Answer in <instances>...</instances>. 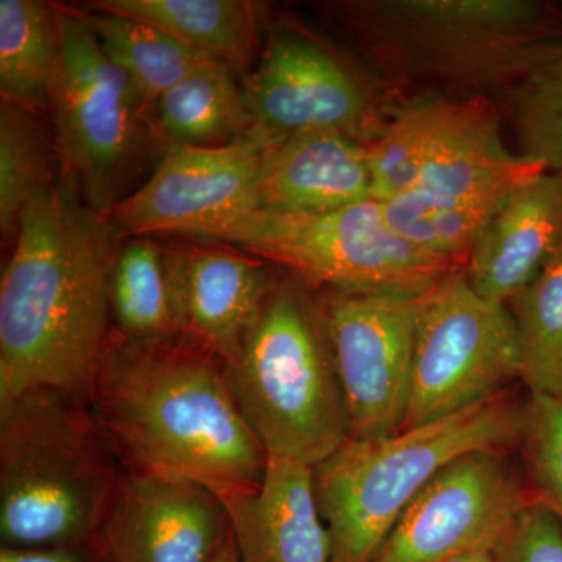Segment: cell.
<instances>
[{"mask_svg":"<svg viewBox=\"0 0 562 562\" xmlns=\"http://www.w3.org/2000/svg\"><path fill=\"white\" fill-rule=\"evenodd\" d=\"M0 280V401L50 387L87 398L110 347L113 271L102 222L44 184Z\"/></svg>","mask_w":562,"mask_h":562,"instance_id":"cell-1","label":"cell"},{"mask_svg":"<svg viewBox=\"0 0 562 562\" xmlns=\"http://www.w3.org/2000/svg\"><path fill=\"white\" fill-rule=\"evenodd\" d=\"M88 403L125 468L183 476L216 497L262 482L268 453L225 366L195 344H110Z\"/></svg>","mask_w":562,"mask_h":562,"instance_id":"cell-2","label":"cell"},{"mask_svg":"<svg viewBox=\"0 0 562 562\" xmlns=\"http://www.w3.org/2000/svg\"><path fill=\"white\" fill-rule=\"evenodd\" d=\"M122 471L87 398L38 387L0 401L2 547L94 541Z\"/></svg>","mask_w":562,"mask_h":562,"instance_id":"cell-3","label":"cell"},{"mask_svg":"<svg viewBox=\"0 0 562 562\" xmlns=\"http://www.w3.org/2000/svg\"><path fill=\"white\" fill-rule=\"evenodd\" d=\"M525 409L506 390L420 427L347 439L314 465L331 562H371L405 509L446 465L476 450L519 443Z\"/></svg>","mask_w":562,"mask_h":562,"instance_id":"cell-4","label":"cell"},{"mask_svg":"<svg viewBox=\"0 0 562 562\" xmlns=\"http://www.w3.org/2000/svg\"><path fill=\"white\" fill-rule=\"evenodd\" d=\"M346 20L386 76L471 92L509 90L553 44L531 0H361Z\"/></svg>","mask_w":562,"mask_h":562,"instance_id":"cell-5","label":"cell"},{"mask_svg":"<svg viewBox=\"0 0 562 562\" xmlns=\"http://www.w3.org/2000/svg\"><path fill=\"white\" fill-rule=\"evenodd\" d=\"M225 372L268 457L314 468L349 439L319 310L292 284H272Z\"/></svg>","mask_w":562,"mask_h":562,"instance_id":"cell-6","label":"cell"},{"mask_svg":"<svg viewBox=\"0 0 562 562\" xmlns=\"http://www.w3.org/2000/svg\"><path fill=\"white\" fill-rule=\"evenodd\" d=\"M210 239L238 244L331 292L424 295L461 269L392 231L376 199L316 214L257 210Z\"/></svg>","mask_w":562,"mask_h":562,"instance_id":"cell-7","label":"cell"},{"mask_svg":"<svg viewBox=\"0 0 562 562\" xmlns=\"http://www.w3.org/2000/svg\"><path fill=\"white\" fill-rule=\"evenodd\" d=\"M520 371L512 310L480 295L458 269L425 299L402 430L494 397L520 379Z\"/></svg>","mask_w":562,"mask_h":562,"instance_id":"cell-8","label":"cell"},{"mask_svg":"<svg viewBox=\"0 0 562 562\" xmlns=\"http://www.w3.org/2000/svg\"><path fill=\"white\" fill-rule=\"evenodd\" d=\"M60 55L52 106L63 157L95 211L113 209L147 101L111 61L81 14H58Z\"/></svg>","mask_w":562,"mask_h":562,"instance_id":"cell-9","label":"cell"},{"mask_svg":"<svg viewBox=\"0 0 562 562\" xmlns=\"http://www.w3.org/2000/svg\"><path fill=\"white\" fill-rule=\"evenodd\" d=\"M427 294L331 292L322 305L349 439H376L402 430Z\"/></svg>","mask_w":562,"mask_h":562,"instance_id":"cell-10","label":"cell"},{"mask_svg":"<svg viewBox=\"0 0 562 562\" xmlns=\"http://www.w3.org/2000/svg\"><path fill=\"white\" fill-rule=\"evenodd\" d=\"M272 139L255 128L222 146L171 144L150 179L111 209V220L127 235L180 233L210 239L258 210V179Z\"/></svg>","mask_w":562,"mask_h":562,"instance_id":"cell-11","label":"cell"},{"mask_svg":"<svg viewBox=\"0 0 562 562\" xmlns=\"http://www.w3.org/2000/svg\"><path fill=\"white\" fill-rule=\"evenodd\" d=\"M528 503L506 450L462 454L414 498L371 562H449L494 546Z\"/></svg>","mask_w":562,"mask_h":562,"instance_id":"cell-12","label":"cell"},{"mask_svg":"<svg viewBox=\"0 0 562 562\" xmlns=\"http://www.w3.org/2000/svg\"><path fill=\"white\" fill-rule=\"evenodd\" d=\"M246 99L257 128L273 138L339 133L362 143L380 132L360 79L330 52L294 33H280L266 46Z\"/></svg>","mask_w":562,"mask_h":562,"instance_id":"cell-13","label":"cell"},{"mask_svg":"<svg viewBox=\"0 0 562 562\" xmlns=\"http://www.w3.org/2000/svg\"><path fill=\"white\" fill-rule=\"evenodd\" d=\"M228 532L224 505L202 484L124 465L99 541L111 562H211Z\"/></svg>","mask_w":562,"mask_h":562,"instance_id":"cell-14","label":"cell"},{"mask_svg":"<svg viewBox=\"0 0 562 562\" xmlns=\"http://www.w3.org/2000/svg\"><path fill=\"white\" fill-rule=\"evenodd\" d=\"M168 265L179 338L233 364L272 288L265 266L202 247L168 254Z\"/></svg>","mask_w":562,"mask_h":562,"instance_id":"cell-15","label":"cell"},{"mask_svg":"<svg viewBox=\"0 0 562 562\" xmlns=\"http://www.w3.org/2000/svg\"><path fill=\"white\" fill-rule=\"evenodd\" d=\"M241 562H331L314 468L268 457L260 486L217 495Z\"/></svg>","mask_w":562,"mask_h":562,"instance_id":"cell-16","label":"cell"},{"mask_svg":"<svg viewBox=\"0 0 562 562\" xmlns=\"http://www.w3.org/2000/svg\"><path fill=\"white\" fill-rule=\"evenodd\" d=\"M368 144L339 133L273 138L262 158L258 210L316 214L373 201Z\"/></svg>","mask_w":562,"mask_h":562,"instance_id":"cell-17","label":"cell"},{"mask_svg":"<svg viewBox=\"0 0 562 562\" xmlns=\"http://www.w3.org/2000/svg\"><path fill=\"white\" fill-rule=\"evenodd\" d=\"M562 247V171L525 181L491 222L468 258L469 283L508 305Z\"/></svg>","mask_w":562,"mask_h":562,"instance_id":"cell-18","label":"cell"},{"mask_svg":"<svg viewBox=\"0 0 562 562\" xmlns=\"http://www.w3.org/2000/svg\"><path fill=\"white\" fill-rule=\"evenodd\" d=\"M95 9L147 22L231 66L249 60L260 25V9L246 0H103Z\"/></svg>","mask_w":562,"mask_h":562,"instance_id":"cell-19","label":"cell"},{"mask_svg":"<svg viewBox=\"0 0 562 562\" xmlns=\"http://www.w3.org/2000/svg\"><path fill=\"white\" fill-rule=\"evenodd\" d=\"M158 125L172 144L222 146L257 128L246 92L239 90L232 66L209 60L158 99Z\"/></svg>","mask_w":562,"mask_h":562,"instance_id":"cell-20","label":"cell"},{"mask_svg":"<svg viewBox=\"0 0 562 562\" xmlns=\"http://www.w3.org/2000/svg\"><path fill=\"white\" fill-rule=\"evenodd\" d=\"M60 55L58 18L35 0H0V91L20 109L52 106Z\"/></svg>","mask_w":562,"mask_h":562,"instance_id":"cell-21","label":"cell"},{"mask_svg":"<svg viewBox=\"0 0 562 562\" xmlns=\"http://www.w3.org/2000/svg\"><path fill=\"white\" fill-rule=\"evenodd\" d=\"M111 314L132 344H162L179 338L168 255L149 239L132 241L113 262Z\"/></svg>","mask_w":562,"mask_h":562,"instance_id":"cell-22","label":"cell"},{"mask_svg":"<svg viewBox=\"0 0 562 562\" xmlns=\"http://www.w3.org/2000/svg\"><path fill=\"white\" fill-rule=\"evenodd\" d=\"M83 20L111 61L135 81L147 102H157L192 70L213 60L147 22L109 11L83 16Z\"/></svg>","mask_w":562,"mask_h":562,"instance_id":"cell-23","label":"cell"},{"mask_svg":"<svg viewBox=\"0 0 562 562\" xmlns=\"http://www.w3.org/2000/svg\"><path fill=\"white\" fill-rule=\"evenodd\" d=\"M520 344V380L531 395L562 397V247L508 303Z\"/></svg>","mask_w":562,"mask_h":562,"instance_id":"cell-24","label":"cell"},{"mask_svg":"<svg viewBox=\"0 0 562 562\" xmlns=\"http://www.w3.org/2000/svg\"><path fill=\"white\" fill-rule=\"evenodd\" d=\"M508 98L517 154L543 171H562V43L541 52Z\"/></svg>","mask_w":562,"mask_h":562,"instance_id":"cell-25","label":"cell"},{"mask_svg":"<svg viewBox=\"0 0 562 562\" xmlns=\"http://www.w3.org/2000/svg\"><path fill=\"white\" fill-rule=\"evenodd\" d=\"M49 183L47 155L35 124L13 103L0 110V227L16 232L22 210L35 192Z\"/></svg>","mask_w":562,"mask_h":562,"instance_id":"cell-26","label":"cell"},{"mask_svg":"<svg viewBox=\"0 0 562 562\" xmlns=\"http://www.w3.org/2000/svg\"><path fill=\"white\" fill-rule=\"evenodd\" d=\"M520 443L538 502L562 524V397L531 395Z\"/></svg>","mask_w":562,"mask_h":562,"instance_id":"cell-27","label":"cell"},{"mask_svg":"<svg viewBox=\"0 0 562 562\" xmlns=\"http://www.w3.org/2000/svg\"><path fill=\"white\" fill-rule=\"evenodd\" d=\"M495 562H562V524L538 501L528 503L492 547Z\"/></svg>","mask_w":562,"mask_h":562,"instance_id":"cell-28","label":"cell"},{"mask_svg":"<svg viewBox=\"0 0 562 562\" xmlns=\"http://www.w3.org/2000/svg\"><path fill=\"white\" fill-rule=\"evenodd\" d=\"M0 562H111L101 541L50 547V549H10L0 547Z\"/></svg>","mask_w":562,"mask_h":562,"instance_id":"cell-29","label":"cell"},{"mask_svg":"<svg viewBox=\"0 0 562 562\" xmlns=\"http://www.w3.org/2000/svg\"><path fill=\"white\" fill-rule=\"evenodd\" d=\"M211 562H241L239 561L238 549H236L232 530L228 532L227 539L222 543L220 552L216 553V557H214Z\"/></svg>","mask_w":562,"mask_h":562,"instance_id":"cell-30","label":"cell"},{"mask_svg":"<svg viewBox=\"0 0 562 562\" xmlns=\"http://www.w3.org/2000/svg\"><path fill=\"white\" fill-rule=\"evenodd\" d=\"M492 547H482V549L472 550V552L461 554V557L454 558L449 562H495L494 553H492Z\"/></svg>","mask_w":562,"mask_h":562,"instance_id":"cell-31","label":"cell"}]
</instances>
